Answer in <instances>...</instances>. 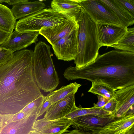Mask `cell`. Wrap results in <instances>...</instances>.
I'll return each instance as SVG.
<instances>
[{
	"mask_svg": "<svg viewBox=\"0 0 134 134\" xmlns=\"http://www.w3.org/2000/svg\"><path fill=\"white\" fill-rule=\"evenodd\" d=\"M33 51L14 53L12 58L0 66V114L13 115L42 94L33 74Z\"/></svg>",
	"mask_w": 134,
	"mask_h": 134,
	"instance_id": "cell-1",
	"label": "cell"
},
{
	"mask_svg": "<svg viewBox=\"0 0 134 134\" xmlns=\"http://www.w3.org/2000/svg\"><path fill=\"white\" fill-rule=\"evenodd\" d=\"M63 75L68 81L85 79L115 91L134 85V53L113 50L98 55L93 62L80 69L70 66Z\"/></svg>",
	"mask_w": 134,
	"mask_h": 134,
	"instance_id": "cell-2",
	"label": "cell"
},
{
	"mask_svg": "<svg viewBox=\"0 0 134 134\" xmlns=\"http://www.w3.org/2000/svg\"><path fill=\"white\" fill-rule=\"evenodd\" d=\"M77 54L74 60L76 69L93 62L99 55L100 47L98 40L96 24L84 10L78 21Z\"/></svg>",
	"mask_w": 134,
	"mask_h": 134,
	"instance_id": "cell-3",
	"label": "cell"
},
{
	"mask_svg": "<svg viewBox=\"0 0 134 134\" xmlns=\"http://www.w3.org/2000/svg\"><path fill=\"white\" fill-rule=\"evenodd\" d=\"M50 48L45 42L40 41L33 51L34 79L39 89L46 92L53 91L59 83Z\"/></svg>",
	"mask_w": 134,
	"mask_h": 134,
	"instance_id": "cell-4",
	"label": "cell"
},
{
	"mask_svg": "<svg viewBox=\"0 0 134 134\" xmlns=\"http://www.w3.org/2000/svg\"><path fill=\"white\" fill-rule=\"evenodd\" d=\"M66 20L65 17L51 8H44L20 19L16 22L15 31L18 32L39 31L42 28L59 25Z\"/></svg>",
	"mask_w": 134,
	"mask_h": 134,
	"instance_id": "cell-5",
	"label": "cell"
},
{
	"mask_svg": "<svg viewBox=\"0 0 134 134\" xmlns=\"http://www.w3.org/2000/svg\"><path fill=\"white\" fill-rule=\"evenodd\" d=\"M76 1L96 23H102L122 26L110 8L100 0Z\"/></svg>",
	"mask_w": 134,
	"mask_h": 134,
	"instance_id": "cell-6",
	"label": "cell"
},
{
	"mask_svg": "<svg viewBox=\"0 0 134 134\" xmlns=\"http://www.w3.org/2000/svg\"><path fill=\"white\" fill-rule=\"evenodd\" d=\"M115 119L113 114L107 116L86 115L71 119L75 129L90 134H98Z\"/></svg>",
	"mask_w": 134,
	"mask_h": 134,
	"instance_id": "cell-7",
	"label": "cell"
},
{
	"mask_svg": "<svg viewBox=\"0 0 134 134\" xmlns=\"http://www.w3.org/2000/svg\"><path fill=\"white\" fill-rule=\"evenodd\" d=\"M97 36L100 47H111L117 44L126 32L127 27L102 23H96Z\"/></svg>",
	"mask_w": 134,
	"mask_h": 134,
	"instance_id": "cell-8",
	"label": "cell"
},
{
	"mask_svg": "<svg viewBox=\"0 0 134 134\" xmlns=\"http://www.w3.org/2000/svg\"><path fill=\"white\" fill-rule=\"evenodd\" d=\"M78 29L60 39L52 46L54 53L58 59L65 61L75 60L77 54Z\"/></svg>",
	"mask_w": 134,
	"mask_h": 134,
	"instance_id": "cell-9",
	"label": "cell"
},
{
	"mask_svg": "<svg viewBox=\"0 0 134 134\" xmlns=\"http://www.w3.org/2000/svg\"><path fill=\"white\" fill-rule=\"evenodd\" d=\"M114 98L117 102L114 119L134 113V85L115 91Z\"/></svg>",
	"mask_w": 134,
	"mask_h": 134,
	"instance_id": "cell-10",
	"label": "cell"
},
{
	"mask_svg": "<svg viewBox=\"0 0 134 134\" xmlns=\"http://www.w3.org/2000/svg\"><path fill=\"white\" fill-rule=\"evenodd\" d=\"M39 35L38 31L18 32L14 31L0 46L14 53L35 43Z\"/></svg>",
	"mask_w": 134,
	"mask_h": 134,
	"instance_id": "cell-11",
	"label": "cell"
},
{
	"mask_svg": "<svg viewBox=\"0 0 134 134\" xmlns=\"http://www.w3.org/2000/svg\"><path fill=\"white\" fill-rule=\"evenodd\" d=\"M77 22L69 19L56 26L42 28L39 34L43 36L52 46L60 39L71 34L78 29Z\"/></svg>",
	"mask_w": 134,
	"mask_h": 134,
	"instance_id": "cell-12",
	"label": "cell"
},
{
	"mask_svg": "<svg viewBox=\"0 0 134 134\" xmlns=\"http://www.w3.org/2000/svg\"><path fill=\"white\" fill-rule=\"evenodd\" d=\"M72 124L71 119L65 117L49 120L43 118L35 121L32 129L42 134H63Z\"/></svg>",
	"mask_w": 134,
	"mask_h": 134,
	"instance_id": "cell-13",
	"label": "cell"
},
{
	"mask_svg": "<svg viewBox=\"0 0 134 134\" xmlns=\"http://www.w3.org/2000/svg\"><path fill=\"white\" fill-rule=\"evenodd\" d=\"M73 92L52 105L45 113L43 118L53 120L65 117L77 108L75 104V96Z\"/></svg>",
	"mask_w": 134,
	"mask_h": 134,
	"instance_id": "cell-14",
	"label": "cell"
},
{
	"mask_svg": "<svg viewBox=\"0 0 134 134\" xmlns=\"http://www.w3.org/2000/svg\"><path fill=\"white\" fill-rule=\"evenodd\" d=\"M51 8L66 19L77 23L83 10L80 5L74 0H53L51 2Z\"/></svg>",
	"mask_w": 134,
	"mask_h": 134,
	"instance_id": "cell-15",
	"label": "cell"
},
{
	"mask_svg": "<svg viewBox=\"0 0 134 134\" xmlns=\"http://www.w3.org/2000/svg\"><path fill=\"white\" fill-rule=\"evenodd\" d=\"M37 115L31 114L20 120L4 124L0 134H28L33 130L32 127L38 118Z\"/></svg>",
	"mask_w": 134,
	"mask_h": 134,
	"instance_id": "cell-16",
	"label": "cell"
},
{
	"mask_svg": "<svg viewBox=\"0 0 134 134\" xmlns=\"http://www.w3.org/2000/svg\"><path fill=\"white\" fill-rule=\"evenodd\" d=\"M46 7V5L42 1H30L28 0H20L13 5L11 10L16 20L35 13Z\"/></svg>",
	"mask_w": 134,
	"mask_h": 134,
	"instance_id": "cell-17",
	"label": "cell"
},
{
	"mask_svg": "<svg viewBox=\"0 0 134 134\" xmlns=\"http://www.w3.org/2000/svg\"><path fill=\"white\" fill-rule=\"evenodd\" d=\"M109 7L117 17L122 26L127 27L134 23V18L116 0H100Z\"/></svg>",
	"mask_w": 134,
	"mask_h": 134,
	"instance_id": "cell-18",
	"label": "cell"
},
{
	"mask_svg": "<svg viewBox=\"0 0 134 134\" xmlns=\"http://www.w3.org/2000/svg\"><path fill=\"white\" fill-rule=\"evenodd\" d=\"M82 85L76 82L62 86L60 88L49 92L45 98L49 100L53 105L65 98L70 94L77 92Z\"/></svg>",
	"mask_w": 134,
	"mask_h": 134,
	"instance_id": "cell-19",
	"label": "cell"
},
{
	"mask_svg": "<svg viewBox=\"0 0 134 134\" xmlns=\"http://www.w3.org/2000/svg\"><path fill=\"white\" fill-rule=\"evenodd\" d=\"M16 23L11 9L0 3V29L11 33Z\"/></svg>",
	"mask_w": 134,
	"mask_h": 134,
	"instance_id": "cell-20",
	"label": "cell"
},
{
	"mask_svg": "<svg viewBox=\"0 0 134 134\" xmlns=\"http://www.w3.org/2000/svg\"><path fill=\"white\" fill-rule=\"evenodd\" d=\"M134 114H129L114 119L104 128L114 131H128L134 126Z\"/></svg>",
	"mask_w": 134,
	"mask_h": 134,
	"instance_id": "cell-21",
	"label": "cell"
},
{
	"mask_svg": "<svg viewBox=\"0 0 134 134\" xmlns=\"http://www.w3.org/2000/svg\"><path fill=\"white\" fill-rule=\"evenodd\" d=\"M115 49L134 53V28H127L126 32L116 44L111 46Z\"/></svg>",
	"mask_w": 134,
	"mask_h": 134,
	"instance_id": "cell-22",
	"label": "cell"
},
{
	"mask_svg": "<svg viewBox=\"0 0 134 134\" xmlns=\"http://www.w3.org/2000/svg\"><path fill=\"white\" fill-rule=\"evenodd\" d=\"M95 115L103 116H107L112 115L110 113L103 110L102 108H83L81 106L77 107L75 110L65 117L70 119L86 115Z\"/></svg>",
	"mask_w": 134,
	"mask_h": 134,
	"instance_id": "cell-23",
	"label": "cell"
},
{
	"mask_svg": "<svg viewBox=\"0 0 134 134\" xmlns=\"http://www.w3.org/2000/svg\"><path fill=\"white\" fill-rule=\"evenodd\" d=\"M88 91L109 99L114 98L115 91L103 84L92 83V85Z\"/></svg>",
	"mask_w": 134,
	"mask_h": 134,
	"instance_id": "cell-24",
	"label": "cell"
},
{
	"mask_svg": "<svg viewBox=\"0 0 134 134\" xmlns=\"http://www.w3.org/2000/svg\"><path fill=\"white\" fill-rule=\"evenodd\" d=\"M45 96L42 94L28 104L21 111L28 114H37L41 105L45 100Z\"/></svg>",
	"mask_w": 134,
	"mask_h": 134,
	"instance_id": "cell-25",
	"label": "cell"
},
{
	"mask_svg": "<svg viewBox=\"0 0 134 134\" xmlns=\"http://www.w3.org/2000/svg\"><path fill=\"white\" fill-rule=\"evenodd\" d=\"M12 52L0 46V66L9 61L13 57Z\"/></svg>",
	"mask_w": 134,
	"mask_h": 134,
	"instance_id": "cell-26",
	"label": "cell"
},
{
	"mask_svg": "<svg viewBox=\"0 0 134 134\" xmlns=\"http://www.w3.org/2000/svg\"><path fill=\"white\" fill-rule=\"evenodd\" d=\"M134 18V0H116Z\"/></svg>",
	"mask_w": 134,
	"mask_h": 134,
	"instance_id": "cell-27",
	"label": "cell"
},
{
	"mask_svg": "<svg viewBox=\"0 0 134 134\" xmlns=\"http://www.w3.org/2000/svg\"><path fill=\"white\" fill-rule=\"evenodd\" d=\"M31 114H26L20 111L13 115H6L4 124L20 120L26 118Z\"/></svg>",
	"mask_w": 134,
	"mask_h": 134,
	"instance_id": "cell-28",
	"label": "cell"
},
{
	"mask_svg": "<svg viewBox=\"0 0 134 134\" xmlns=\"http://www.w3.org/2000/svg\"><path fill=\"white\" fill-rule=\"evenodd\" d=\"M117 103L116 99L113 98L110 99L102 108L104 110L113 114L116 109Z\"/></svg>",
	"mask_w": 134,
	"mask_h": 134,
	"instance_id": "cell-29",
	"label": "cell"
},
{
	"mask_svg": "<svg viewBox=\"0 0 134 134\" xmlns=\"http://www.w3.org/2000/svg\"><path fill=\"white\" fill-rule=\"evenodd\" d=\"M52 105L50 101L45 98V100L41 105L37 114V118L41 116L46 113Z\"/></svg>",
	"mask_w": 134,
	"mask_h": 134,
	"instance_id": "cell-30",
	"label": "cell"
},
{
	"mask_svg": "<svg viewBox=\"0 0 134 134\" xmlns=\"http://www.w3.org/2000/svg\"><path fill=\"white\" fill-rule=\"evenodd\" d=\"M98 101L96 104H94L93 107L100 108L103 107L109 100L99 95H97Z\"/></svg>",
	"mask_w": 134,
	"mask_h": 134,
	"instance_id": "cell-31",
	"label": "cell"
},
{
	"mask_svg": "<svg viewBox=\"0 0 134 134\" xmlns=\"http://www.w3.org/2000/svg\"><path fill=\"white\" fill-rule=\"evenodd\" d=\"M11 33L0 29V46L8 38Z\"/></svg>",
	"mask_w": 134,
	"mask_h": 134,
	"instance_id": "cell-32",
	"label": "cell"
},
{
	"mask_svg": "<svg viewBox=\"0 0 134 134\" xmlns=\"http://www.w3.org/2000/svg\"><path fill=\"white\" fill-rule=\"evenodd\" d=\"M128 131L117 132L109 129H104L98 134H126Z\"/></svg>",
	"mask_w": 134,
	"mask_h": 134,
	"instance_id": "cell-33",
	"label": "cell"
},
{
	"mask_svg": "<svg viewBox=\"0 0 134 134\" xmlns=\"http://www.w3.org/2000/svg\"><path fill=\"white\" fill-rule=\"evenodd\" d=\"M63 134H90L85 133L81 131L75 129L73 130L69 131H68L64 133Z\"/></svg>",
	"mask_w": 134,
	"mask_h": 134,
	"instance_id": "cell-34",
	"label": "cell"
},
{
	"mask_svg": "<svg viewBox=\"0 0 134 134\" xmlns=\"http://www.w3.org/2000/svg\"><path fill=\"white\" fill-rule=\"evenodd\" d=\"M6 117V115H3L0 114V130L3 126Z\"/></svg>",
	"mask_w": 134,
	"mask_h": 134,
	"instance_id": "cell-35",
	"label": "cell"
},
{
	"mask_svg": "<svg viewBox=\"0 0 134 134\" xmlns=\"http://www.w3.org/2000/svg\"><path fill=\"white\" fill-rule=\"evenodd\" d=\"M20 1V0H8L7 3L9 5H13L19 2Z\"/></svg>",
	"mask_w": 134,
	"mask_h": 134,
	"instance_id": "cell-36",
	"label": "cell"
},
{
	"mask_svg": "<svg viewBox=\"0 0 134 134\" xmlns=\"http://www.w3.org/2000/svg\"><path fill=\"white\" fill-rule=\"evenodd\" d=\"M126 134H134V128L132 127L126 133Z\"/></svg>",
	"mask_w": 134,
	"mask_h": 134,
	"instance_id": "cell-37",
	"label": "cell"
},
{
	"mask_svg": "<svg viewBox=\"0 0 134 134\" xmlns=\"http://www.w3.org/2000/svg\"><path fill=\"white\" fill-rule=\"evenodd\" d=\"M28 134H42L37 131L33 130L30 131Z\"/></svg>",
	"mask_w": 134,
	"mask_h": 134,
	"instance_id": "cell-38",
	"label": "cell"
}]
</instances>
